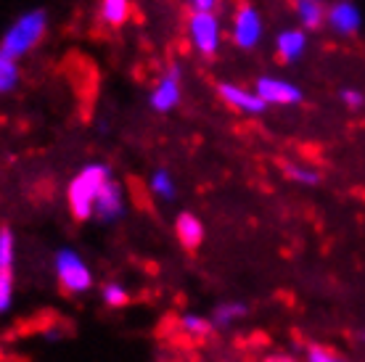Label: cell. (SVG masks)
I'll use <instances>...</instances> for the list:
<instances>
[{
  "label": "cell",
  "instance_id": "6da1fadb",
  "mask_svg": "<svg viewBox=\"0 0 365 362\" xmlns=\"http://www.w3.org/2000/svg\"><path fill=\"white\" fill-rule=\"evenodd\" d=\"M111 180L109 164L91 162L85 164L80 172L74 175L69 188H66V204L69 212L74 214V219H93V209L98 201V193L103 190V185Z\"/></svg>",
  "mask_w": 365,
  "mask_h": 362
},
{
  "label": "cell",
  "instance_id": "7a4b0ae2",
  "mask_svg": "<svg viewBox=\"0 0 365 362\" xmlns=\"http://www.w3.org/2000/svg\"><path fill=\"white\" fill-rule=\"evenodd\" d=\"M48 32V14L43 9H32L27 14H21L19 19L11 21V27L0 37V53L11 56V58H24L32 53L40 40Z\"/></svg>",
  "mask_w": 365,
  "mask_h": 362
},
{
  "label": "cell",
  "instance_id": "3957f363",
  "mask_svg": "<svg viewBox=\"0 0 365 362\" xmlns=\"http://www.w3.org/2000/svg\"><path fill=\"white\" fill-rule=\"evenodd\" d=\"M53 270L58 278V286L64 289L66 296H83L93 289V270L88 267L80 254L64 246L53 257Z\"/></svg>",
  "mask_w": 365,
  "mask_h": 362
},
{
  "label": "cell",
  "instance_id": "277c9868",
  "mask_svg": "<svg viewBox=\"0 0 365 362\" xmlns=\"http://www.w3.org/2000/svg\"><path fill=\"white\" fill-rule=\"evenodd\" d=\"M185 32H188V43L199 56H217L222 46V21L217 14H196L191 11L185 19Z\"/></svg>",
  "mask_w": 365,
  "mask_h": 362
},
{
  "label": "cell",
  "instance_id": "5b68a950",
  "mask_svg": "<svg viewBox=\"0 0 365 362\" xmlns=\"http://www.w3.org/2000/svg\"><path fill=\"white\" fill-rule=\"evenodd\" d=\"M265 37V21L262 14L252 3H241L230 21V43L238 51H255Z\"/></svg>",
  "mask_w": 365,
  "mask_h": 362
},
{
  "label": "cell",
  "instance_id": "8992f818",
  "mask_svg": "<svg viewBox=\"0 0 365 362\" xmlns=\"http://www.w3.org/2000/svg\"><path fill=\"white\" fill-rule=\"evenodd\" d=\"M182 100V69L180 63H170L165 69V74L156 80V85L148 93V106L156 114H170L173 109H178Z\"/></svg>",
  "mask_w": 365,
  "mask_h": 362
},
{
  "label": "cell",
  "instance_id": "52a82bcc",
  "mask_svg": "<svg viewBox=\"0 0 365 362\" xmlns=\"http://www.w3.org/2000/svg\"><path fill=\"white\" fill-rule=\"evenodd\" d=\"M255 93L262 98L265 106H294L302 100V88L283 77L262 74L255 80Z\"/></svg>",
  "mask_w": 365,
  "mask_h": 362
},
{
  "label": "cell",
  "instance_id": "ba28073f",
  "mask_svg": "<svg viewBox=\"0 0 365 362\" xmlns=\"http://www.w3.org/2000/svg\"><path fill=\"white\" fill-rule=\"evenodd\" d=\"M217 95L228 103L230 109L241 111V114L259 117V114H265V109H267L265 103H262V98L255 93V88H244V85H238V82H220Z\"/></svg>",
  "mask_w": 365,
  "mask_h": 362
},
{
  "label": "cell",
  "instance_id": "9c48e42d",
  "mask_svg": "<svg viewBox=\"0 0 365 362\" xmlns=\"http://www.w3.org/2000/svg\"><path fill=\"white\" fill-rule=\"evenodd\" d=\"M125 209H128V204H125V190L111 177L103 185V190L98 193V201H96V209H93V219H98L103 225H111V222L125 217Z\"/></svg>",
  "mask_w": 365,
  "mask_h": 362
},
{
  "label": "cell",
  "instance_id": "30bf717a",
  "mask_svg": "<svg viewBox=\"0 0 365 362\" xmlns=\"http://www.w3.org/2000/svg\"><path fill=\"white\" fill-rule=\"evenodd\" d=\"M326 24L331 32H336L341 37L357 35V29L363 27V14L355 3L349 0H336L326 9Z\"/></svg>",
  "mask_w": 365,
  "mask_h": 362
},
{
  "label": "cell",
  "instance_id": "8fae6325",
  "mask_svg": "<svg viewBox=\"0 0 365 362\" xmlns=\"http://www.w3.org/2000/svg\"><path fill=\"white\" fill-rule=\"evenodd\" d=\"M304 53H307V32L302 27L281 29L275 35V56H278V61L294 63L299 61Z\"/></svg>",
  "mask_w": 365,
  "mask_h": 362
},
{
  "label": "cell",
  "instance_id": "7c38bea8",
  "mask_svg": "<svg viewBox=\"0 0 365 362\" xmlns=\"http://www.w3.org/2000/svg\"><path fill=\"white\" fill-rule=\"evenodd\" d=\"M175 236H178L182 249L193 252V249H199L201 241H204V222H201L196 214H191V212H182V214H178V219H175Z\"/></svg>",
  "mask_w": 365,
  "mask_h": 362
},
{
  "label": "cell",
  "instance_id": "4fadbf2b",
  "mask_svg": "<svg viewBox=\"0 0 365 362\" xmlns=\"http://www.w3.org/2000/svg\"><path fill=\"white\" fill-rule=\"evenodd\" d=\"M247 317H249L247 301L230 299V301H220V304H215L210 320H212V326H215V331H222V328L236 326V323L247 320Z\"/></svg>",
  "mask_w": 365,
  "mask_h": 362
},
{
  "label": "cell",
  "instance_id": "5bb4252c",
  "mask_svg": "<svg viewBox=\"0 0 365 362\" xmlns=\"http://www.w3.org/2000/svg\"><path fill=\"white\" fill-rule=\"evenodd\" d=\"M326 3L323 0H294V11L299 19V27L307 29H320L326 24Z\"/></svg>",
  "mask_w": 365,
  "mask_h": 362
},
{
  "label": "cell",
  "instance_id": "9a60e30c",
  "mask_svg": "<svg viewBox=\"0 0 365 362\" xmlns=\"http://www.w3.org/2000/svg\"><path fill=\"white\" fill-rule=\"evenodd\" d=\"M130 0H101L98 16L106 27H122L130 19Z\"/></svg>",
  "mask_w": 365,
  "mask_h": 362
},
{
  "label": "cell",
  "instance_id": "2e32d148",
  "mask_svg": "<svg viewBox=\"0 0 365 362\" xmlns=\"http://www.w3.org/2000/svg\"><path fill=\"white\" fill-rule=\"evenodd\" d=\"M14 262H16V238L11 227H0V275L14 278Z\"/></svg>",
  "mask_w": 365,
  "mask_h": 362
},
{
  "label": "cell",
  "instance_id": "e0dca14e",
  "mask_svg": "<svg viewBox=\"0 0 365 362\" xmlns=\"http://www.w3.org/2000/svg\"><path fill=\"white\" fill-rule=\"evenodd\" d=\"M148 190L162 201H175V196H178L175 177L167 172V170H154V172H151V177H148Z\"/></svg>",
  "mask_w": 365,
  "mask_h": 362
},
{
  "label": "cell",
  "instance_id": "ac0fdd59",
  "mask_svg": "<svg viewBox=\"0 0 365 362\" xmlns=\"http://www.w3.org/2000/svg\"><path fill=\"white\" fill-rule=\"evenodd\" d=\"M21 72H19V61L11 56L0 53V95H9L19 88Z\"/></svg>",
  "mask_w": 365,
  "mask_h": 362
},
{
  "label": "cell",
  "instance_id": "d6986e66",
  "mask_svg": "<svg viewBox=\"0 0 365 362\" xmlns=\"http://www.w3.org/2000/svg\"><path fill=\"white\" fill-rule=\"evenodd\" d=\"M180 328L185 333L191 336V338H204V336H210L215 331L210 317L204 315H196V312H188V315L180 317Z\"/></svg>",
  "mask_w": 365,
  "mask_h": 362
},
{
  "label": "cell",
  "instance_id": "ffe728a7",
  "mask_svg": "<svg viewBox=\"0 0 365 362\" xmlns=\"http://www.w3.org/2000/svg\"><path fill=\"white\" fill-rule=\"evenodd\" d=\"M101 299H103V304H106V307L122 309L130 301V291L125 289L122 283L109 281V283H103V289H101Z\"/></svg>",
  "mask_w": 365,
  "mask_h": 362
},
{
  "label": "cell",
  "instance_id": "44dd1931",
  "mask_svg": "<svg viewBox=\"0 0 365 362\" xmlns=\"http://www.w3.org/2000/svg\"><path fill=\"white\" fill-rule=\"evenodd\" d=\"M283 175H286L289 180L299 182V185H318L320 182L318 170L304 167V164H286V167H283Z\"/></svg>",
  "mask_w": 365,
  "mask_h": 362
},
{
  "label": "cell",
  "instance_id": "7402d4cb",
  "mask_svg": "<svg viewBox=\"0 0 365 362\" xmlns=\"http://www.w3.org/2000/svg\"><path fill=\"white\" fill-rule=\"evenodd\" d=\"M304 360L307 362H352L347 360L344 354L334 352V349H329V346H320V344H310L307 349H304Z\"/></svg>",
  "mask_w": 365,
  "mask_h": 362
},
{
  "label": "cell",
  "instance_id": "603a6c76",
  "mask_svg": "<svg viewBox=\"0 0 365 362\" xmlns=\"http://www.w3.org/2000/svg\"><path fill=\"white\" fill-rule=\"evenodd\" d=\"M11 301H14V278H3L0 275V315L9 312Z\"/></svg>",
  "mask_w": 365,
  "mask_h": 362
},
{
  "label": "cell",
  "instance_id": "cb8c5ba5",
  "mask_svg": "<svg viewBox=\"0 0 365 362\" xmlns=\"http://www.w3.org/2000/svg\"><path fill=\"white\" fill-rule=\"evenodd\" d=\"M341 100H344V106H349V109H360L365 103V95L360 90H355V88H347V90H341Z\"/></svg>",
  "mask_w": 365,
  "mask_h": 362
},
{
  "label": "cell",
  "instance_id": "d4e9b609",
  "mask_svg": "<svg viewBox=\"0 0 365 362\" xmlns=\"http://www.w3.org/2000/svg\"><path fill=\"white\" fill-rule=\"evenodd\" d=\"M217 3L220 0H188L191 11H196V14H215Z\"/></svg>",
  "mask_w": 365,
  "mask_h": 362
},
{
  "label": "cell",
  "instance_id": "484cf974",
  "mask_svg": "<svg viewBox=\"0 0 365 362\" xmlns=\"http://www.w3.org/2000/svg\"><path fill=\"white\" fill-rule=\"evenodd\" d=\"M265 362H297V360L289 357V354H270V357H265Z\"/></svg>",
  "mask_w": 365,
  "mask_h": 362
},
{
  "label": "cell",
  "instance_id": "4316f807",
  "mask_svg": "<svg viewBox=\"0 0 365 362\" xmlns=\"http://www.w3.org/2000/svg\"><path fill=\"white\" fill-rule=\"evenodd\" d=\"M64 333V331H61V328H51V331H46V338L48 341H58V336Z\"/></svg>",
  "mask_w": 365,
  "mask_h": 362
},
{
  "label": "cell",
  "instance_id": "83f0119b",
  "mask_svg": "<svg viewBox=\"0 0 365 362\" xmlns=\"http://www.w3.org/2000/svg\"><path fill=\"white\" fill-rule=\"evenodd\" d=\"M357 341H360V344H365V328L360 331V333H357Z\"/></svg>",
  "mask_w": 365,
  "mask_h": 362
}]
</instances>
